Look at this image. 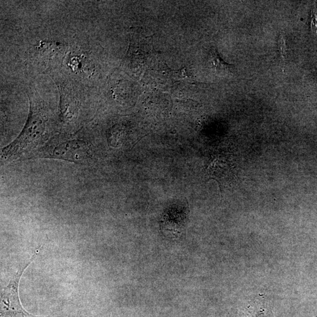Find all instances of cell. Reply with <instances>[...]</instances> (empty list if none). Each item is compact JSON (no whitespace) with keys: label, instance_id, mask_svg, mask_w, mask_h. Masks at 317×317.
Listing matches in <instances>:
<instances>
[{"label":"cell","instance_id":"cell-1","mask_svg":"<svg viewBox=\"0 0 317 317\" xmlns=\"http://www.w3.org/2000/svg\"><path fill=\"white\" fill-rule=\"evenodd\" d=\"M47 118L41 109L31 104L30 112L23 130L15 140L2 149L1 160L9 163L34 152L47 138Z\"/></svg>","mask_w":317,"mask_h":317},{"label":"cell","instance_id":"cell-2","mask_svg":"<svg viewBox=\"0 0 317 317\" xmlns=\"http://www.w3.org/2000/svg\"><path fill=\"white\" fill-rule=\"evenodd\" d=\"M36 153L40 158L76 163H86L92 158L89 145L78 138H65L50 141Z\"/></svg>","mask_w":317,"mask_h":317},{"label":"cell","instance_id":"cell-3","mask_svg":"<svg viewBox=\"0 0 317 317\" xmlns=\"http://www.w3.org/2000/svg\"><path fill=\"white\" fill-rule=\"evenodd\" d=\"M35 253L28 263L17 273L7 287L4 288L1 297L2 317H36L28 313L22 306L18 295V285L22 275L28 265L37 256Z\"/></svg>","mask_w":317,"mask_h":317},{"label":"cell","instance_id":"cell-4","mask_svg":"<svg viewBox=\"0 0 317 317\" xmlns=\"http://www.w3.org/2000/svg\"><path fill=\"white\" fill-rule=\"evenodd\" d=\"M232 168L225 160L216 158L209 166L208 174L210 178L218 182L220 187L221 181L231 180L233 179L232 177L235 176Z\"/></svg>","mask_w":317,"mask_h":317},{"label":"cell","instance_id":"cell-5","mask_svg":"<svg viewBox=\"0 0 317 317\" xmlns=\"http://www.w3.org/2000/svg\"><path fill=\"white\" fill-rule=\"evenodd\" d=\"M209 63L211 68L214 69L215 72L220 75H225L232 74L233 72V66L221 60L218 56L216 50L210 51Z\"/></svg>","mask_w":317,"mask_h":317},{"label":"cell","instance_id":"cell-6","mask_svg":"<svg viewBox=\"0 0 317 317\" xmlns=\"http://www.w3.org/2000/svg\"><path fill=\"white\" fill-rule=\"evenodd\" d=\"M278 46L280 56L283 60L285 61L287 58V46L286 39L283 34H280L278 40Z\"/></svg>","mask_w":317,"mask_h":317},{"label":"cell","instance_id":"cell-7","mask_svg":"<svg viewBox=\"0 0 317 317\" xmlns=\"http://www.w3.org/2000/svg\"><path fill=\"white\" fill-rule=\"evenodd\" d=\"M312 19L311 22V28L314 33L317 32V6L315 7L313 11Z\"/></svg>","mask_w":317,"mask_h":317}]
</instances>
